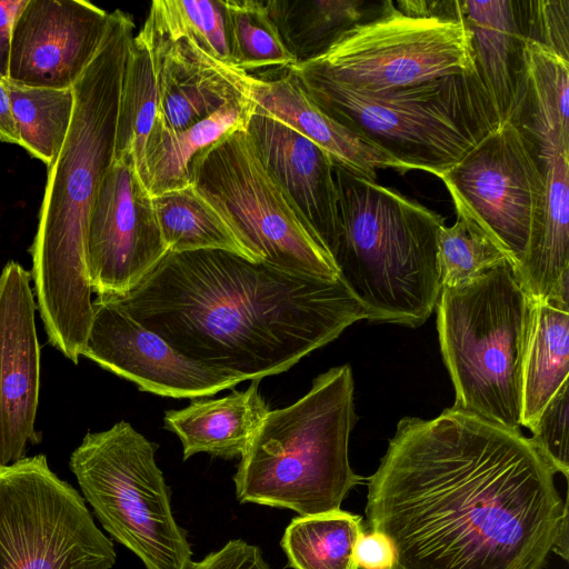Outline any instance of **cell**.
<instances>
[{
  "mask_svg": "<svg viewBox=\"0 0 569 569\" xmlns=\"http://www.w3.org/2000/svg\"><path fill=\"white\" fill-rule=\"evenodd\" d=\"M556 473L519 429L453 407L405 417L367 479V523L393 569H545L568 560Z\"/></svg>",
  "mask_w": 569,
  "mask_h": 569,
  "instance_id": "obj_1",
  "label": "cell"
},
{
  "mask_svg": "<svg viewBox=\"0 0 569 569\" xmlns=\"http://www.w3.org/2000/svg\"><path fill=\"white\" fill-rule=\"evenodd\" d=\"M108 299L181 355L243 381L287 371L368 320L339 278L223 250L168 252L129 292Z\"/></svg>",
  "mask_w": 569,
  "mask_h": 569,
  "instance_id": "obj_2",
  "label": "cell"
},
{
  "mask_svg": "<svg viewBox=\"0 0 569 569\" xmlns=\"http://www.w3.org/2000/svg\"><path fill=\"white\" fill-rule=\"evenodd\" d=\"M134 23L114 10L96 57L72 87L71 124L48 179L31 246L37 308L49 342L73 363L92 321L86 264L90 210L114 159L122 80Z\"/></svg>",
  "mask_w": 569,
  "mask_h": 569,
  "instance_id": "obj_3",
  "label": "cell"
},
{
  "mask_svg": "<svg viewBox=\"0 0 569 569\" xmlns=\"http://www.w3.org/2000/svg\"><path fill=\"white\" fill-rule=\"evenodd\" d=\"M337 227L328 254L368 320L421 326L441 291L445 219L401 193L333 164Z\"/></svg>",
  "mask_w": 569,
  "mask_h": 569,
  "instance_id": "obj_4",
  "label": "cell"
},
{
  "mask_svg": "<svg viewBox=\"0 0 569 569\" xmlns=\"http://www.w3.org/2000/svg\"><path fill=\"white\" fill-rule=\"evenodd\" d=\"M349 365L333 367L288 407L269 410L240 456L236 498L299 516L338 510L365 479L349 462L358 420Z\"/></svg>",
  "mask_w": 569,
  "mask_h": 569,
  "instance_id": "obj_5",
  "label": "cell"
},
{
  "mask_svg": "<svg viewBox=\"0 0 569 569\" xmlns=\"http://www.w3.org/2000/svg\"><path fill=\"white\" fill-rule=\"evenodd\" d=\"M330 118L398 161L438 178L501 123L476 69L375 93L290 68Z\"/></svg>",
  "mask_w": 569,
  "mask_h": 569,
  "instance_id": "obj_6",
  "label": "cell"
},
{
  "mask_svg": "<svg viewBox=\"0 0 569 569\" xmlns=\"http://www.w3.org/2000/svg\"><path fill=\"white\" fill-rule=\"evenodd\" d=\"M533 306L510 259L466 284L441 288L437 328L455 387L453 408L519 429Z\"/></svg>",
  "mask_w": 569,
  "mask_h": 569,
  "instance_id": "obj_7",
  "label": "cell"
},
{
  "mask_svg": "<svg viewBox=\"0 0 569 569\" xmlns=\"http://www.w3.org/2000/svg\"><path fill=\"white\" fill-rule=\"evenodd\" d=\"M158 445L129 422L88 432L70 469L83 498L111 537L146 569H188L191 545L171 508V492L156 461Z\"/></svg>",
  "mask_w": 569,
  "mask_h": 569,
  "instance_id": "obj_8",
  "label": "cell"
},
{
  "mask_svg": "<svg viewBox=\"0 0 569 569\" xmlns=\"http://www.w3.org/2000/svg\"><path fill=\"white\" fill-rule=\"evenodd\" d=\"M190 177L257 261L322 279L338 278L329 254L264 168L244 130L198 152Z\"/></svg>",
  "mask_w": 569,
  "mask_h": 569,
  "instance_id": "obj_9",
  "label": "cell"
},
{
  "mask_svg": "<svg viewBox=\"0 0 569 569\" xmlns=\"http://www.w3.org/2000/svg\"><path fill=\"white\" fill-rule=\"evenodd\" d=\"M116 559L84 499L44 455L0 465V569H111Z\"/></svg>",
  "mask_w": 569,
  "mask_h": 569,
  "instance_id": "obj_10",
  "label": "cell"
},
{
  "mask_svg": "<svg viewBox=\"0 0 569 569\" xmlns=\"http://www.w3.org/2000/svg\"><path fill=\"white\" fill-rule=\"evenodd\" d=\"M292 67L361 93L412 87L475 69L461 16L412 14L393 1L385 13L348 31L322 56Z\"/></svg>",
  "mask_w": 569,
  "mask_h": 569,
  "instance_id": "obj_11",
  "label": "cell"
},
{
  "mask_svg": "<svg viewBox=\"0 0 569 569\" xmlns=\"http://www.w3.org/2000/svg\"><path fill=\"white\" fill-rule=\"evenodd\" d=\"M439 179L519 270L546 200V172L511 123L485 137Z\"/></svg>",
  "mask_w": 569,
  "mask_h": 569,
  "instance_id": "obj_12",
  "label": "cell"
},
{
  "mask_svg": "<svg viewBox=\"0 0 569 569\" xmlns=\"http://www.w3.org/2000/svg\"><path fill=\"white\" fill-rule=\"evenodd\" d=\"M167 253L152 197L134 161L113 160L87 227L86 264L92 292L101 299L126 295Z\"/></svg>",
  "mask_w": 569,
  "mask_h": 569,
  "instance_id": "obj_13",
  "label": "cell"
},
{
  "mask_svg": "<svg viewBox=\"0 0 569 569\" xmlns=\"http://www.w3.org/2000/svg\"><path fill=\"white\" fill-rule=\"evenodd\" d=\"M92 308L82 356L134 382L141 391L170 398H202L243 381L238 375L181 355L112 300L98 298Z\"/></svg>",
  "mask_w": 569,
  "mask_h": 569,
  "instance_id": "obj_14",
  "label": "cell"
},
{
  "mask_svg": "<svg viewBox=\"0 0 569 569\" xmlns=\"http://www.w3.org/2000/svg\"><path fill=\"white\" fill-rule=\"evenodd\" d=\"M110 13L83 0H27L11 33L8 82L71 89L96 57Z\"/></svg>",
  "mask_w": 569,
  "mask_h": 569,
  "instance_id": "obj_15",
  "label": "cell"
},
{
  "mask_svg": "<svg viewBox=\"0 0 569 569\" xmlns=\"http://www.w3.org/2000/svg\"><path fill=\"white\" fill-rule=\"evenodd\" d=\"M31 273L14 261L0 274V465L23 458L37 442L40 348Z\"/></svg>",
  "mask_w": 569,
  "mask_h": 569,
  "instance_id": "obj_16",
  "label": "cell"
},
{
  "mask_svg": "<svg viewBox=\"0 0 569 569\" xmlns=\"http://www.w3.org/2000/svg\"><path fill=\"white\" fill-rule=\"evenodd\" d=\"M152 46L159 93L157 120L180 131L221 108L251 100L250 76L220 62L193 41L161 39L143 24Z\"/></svg>",
  "mask_w": 569,
  "mask_h": 569,
  "instance_id": "obj_17",
  "label": "cell"
},
{
  "mask_svg": "<svg viewBox=\"0 0 569 569\" xmlns=\"http://www.w3.org/2000/svg\"><path fill=\"white\" fill-rule=\"evenodd\" d=\"M246 133L268 172L295 203L328 253L337 227V188L330 156L284 123L253 113Z\"/></svg>",
  "mask_w": 569,
  "mask_h": 569,
  "instance_id": "obj_18",
  "label": "cell"
},
{
  "mask_svg": "<svg viewBox=\"0 0 569 569\" xmlns=\"http://www.w3.org/2000/svg\"><path fill=\"white\" fill-rule=\"evenodd\" d=\"M250 93L254 113L271 117L305 136L323 149L335 166L373 181L378 169L406 171L398 161L327 116L291 69L270 78L250 76Z\"/></svg>",
  "mask_w": 569,
  "mask_h": 569,
  "instance_id": "obj_19",
  "label": "cell"
},
{
  "mask_svg": "<svg viewBox=\"0 0 569 569\" xmlns=\"http://www.w3.org/2000/svg\"><path fill=\"white\" fill-rule=\"evenodd\" d=\"M475 69L500 123L509 121L523 68L527 22L523 0L458 1Z\"/></svg>",
  "mask_w": 569,
  "mask_h": 569,
  "instance_id": "obj_20",
  "label": "cell"
},
{
  "mask_svg": "<svg viewBox=\"0 0 569 569\" xmlns=\"http://www.w3.org/2000/svg\"><path fill=\"white\" fill-rule=\"evenodd\" d=\"M543 161L569 151V61L527 39L516 103L509 119Z\"/></svg>",
  "mask_w": 569,
  "mask_h": 569,
  "instance_id": "obj_21",
  "label": "cell"
},
{
  "mask_svg": "<svg viewBox=\"0 0 569 569\" xmlns=\"http://www.w3.org/2000/svg\"><path fill=\"white\" fill-rule=\"evenodd\" d=\"M546 200L518 272L535 301L569 309V151L543 161Z\"/></svg>",
  "mask_w": 569,
  "mask_h": 569,
  "instance_id": "obj_22",
  "label": "cell"
},
{
  "mask_svg": "<svg viewBox=\"0 0 569 569\" xmlns=\"http://www.w3.org/2000/svg\"><path fill=\"white\" fill-rule=\"evenodd\" d=\"M259 382L252 380L246 390L166 412L164 426L179 437L184 460L199 452L224 459L241 456L270 410Z\"/></svg>",
  "mask_w": 569,
  "mask_h": 569,
  "instance_id": "obj_23",
  "label": "cell"
},
{
  "mask_svg": "<svg viewBox=\"0 0 569 569\" xmlns=\"http://www.w3.org/2000/svg\"><path fill=\"white\" fill-rule=\"evenodd\" d=\"M252 100L228 104L204 120L172 131L156 120L147 139L141 180L151 197L191 184L194 156L223 136L247 129Z\"/></svg>",
  "mask_w": 569,
  "mask_h": 569,
  "instance_id": "obj_24",
  "label": "cell"
},
{
  "mask_svg": "<svg viewBox=\"0 0 569 569\" xmlns=\"http://www.w3.org/2000/svg\"><path fill=\"white\" fill-rule=\"evenodd\" d=\"M280 38L297 63L326 53L348 31L380 17L390 0L264 1Z\"/></svg>",
  "mask_w": 569,
  "mask_h": 569,
  "instance_id": "obj_25",
  "label": "cell"
},
{
  "mask_svg": "<svg viewBox=\"0 0 569 569\" xmlns=\"http://www.w3.org/2000/svg\"><path fill=\"white\" fill-rule=\"evenodd\" d=\"M568 376L569 309L535 301L522 363L520 426H533Z\"/></svg>",
  "mask_w": 569,
  "mask_h": 569,
  "instance_id": "obj_26",
  "label": "cell"
},
{
  "mask_svg": "<svg viewBox=\"0 0 569 569\" xmlns=\"http://www.w3.org/2000/svg\"><path fill=\"white\" fill-rule=\"evenodd\" d=\"M152 204L168 252L223 250L257 261L192 183L152 197Z\"/></svg>",
  "mask_w": 569,
  "mask_h": 569,
  "instance_id": "obj_27",
  "label": "cell"
},
{
  "mask_svg": "<svg viewBox=\"0 0 569 569\" xmlns=\"http://www.w3.org/2000/svg\"><path fill=\"white\" fill-rule=\"evenodd\" d=\"M158 113L156 61L149 37L141 28L138 34L133 36L128 49L113 159L131 158L140 178L146 142Z\"/></svg>",
  "mask_w": 569,
  "mask_h": 569,
  "instance_id": "obj_28",
  "label": "cell"
},
{
  "mask_svg": "<svg viewBox=\"0 0 569 569\" xmlns=\"http://www.w3.org/2000/svg\"><path fill=\"white\" fill-rule=\"evenodd\" d=\"M362 519L341 509L298 516L280 541L292 569H358L355 546Z\"/></svg>",
  "mask_w": 569,
  "mask_h": 569,
  "instance_id": "obj_29",
  "label": "cell"
},
{
  "mask_svg": "<svg viewBox=\"0 0 569 569\" xmlns=\"http://www.w3.org/2000/svg\"><path fill=\"white\" fill-rule=\"evenodd\" d=\"M230 64L256 78L278 76L296 59L284 47L264 1L223 0Z\"/></svg>",
  "mask_w": 569,
  "mask_h": 569,
  "instance_id": "obj_30",
  "label": "cell"
},
{
  "mask_svg": "<svg viewBox=\"0 0 569 569\" xmlns=\"http://www.w3.org/2000/svg\"><path fill=\"white\" fill-rule=\"evenodd\" d=\"M20 146L49 168L68 134L74 96L71 89L30 88L6 82Z\"/></svg>",
  "mask_w": 569,
  "mask_h": 569,
  "instance_id": "obj_31",
  "label": "cell"
},
{
  "mask_svg": "<svg viewBox=\"0 0 569 569\" xmlns=\"http://www.w3.org/2000/svg\"><path fill=\"white\" fill-rule=\"evenodd\" d=\"M143 24L161 39H189L231 67L223 0H154Z\"/></svg>",
  "mask_w": 569,
  "mask_h": 569,
  "instance_id": "obj_32",
  "label": "cell"
},
{
  "mask_svg": "<svg viewBox=\"0 0 569 569\" xmlns=\"http://www.w3.org/2000/svg\"><path fill=\"white\" fill-rule=\"evenodd\" d=\"M453 203L456 222L443 226L438 239L441 288L466 284L509 259L477 220L459 202Z\"/></svg>",
  "mask_w": 569,
  "mask_h": 569,
  "instance_id": "obj_33",
  "label": "cell"
},
{
  "mask_svg": "<svg viewBox=\"0 0 569 569\" xmlns=\"http://www.w3.org/2000/svg\"><path fill=\"white\" fill-rule=\"evenodd\" d=\"M568 425L569 383L567 381L529 429L530 442L555 471L566 479L569 476Z\"/></svg>",
  "mask_w": 569,
  "mask_h": 569,
  "instance_id": "obj_34",
  "label": "cell"
},
{
  "mask_svg": "<svg viewBox=\"0 0 569 569\" xmlns=\"http://www.w3.org/2000/svg\"><path fill=\"white\" fill-rule=\"evenodd\" d=\"M527 38L569 61V0L525 1Z\"/></svg>",
  "mask_w": 569,
  "mask_h": 569,
  "instance_id": "obj_35",
  "label": "cell"
},
{
  "mask_svg": "<svg viewBox=\"0 0 569 569\" xmlns=\"http://www.w3.org/2000/svg\"><path fill=\"white\" fill-rule=\"evenodd\" d=\"M188 569H271L258 546L241 539L229 540L222 548L210 552Z\"/></svg>",
  "mask_w": 569,
  "mask_h": 569,
  "instance_id": "obj_36",
  "label": "cell"
},
{
  "mask_svg": "<svg viewBox=\"0 0 569 569\" xmlns=\"http://www.w3.org/2000/svg\"><path fill=\"white\" fill-rule=\"evenodd\" d=\"M353 556L358 569H393L396 563L391 540L376 530L359 535Z\"/></svg>",
  "mask_w": 569,
  "mask_h": 569,
  "instance_id": "obj_37",
  "label": "cell"
},
{
  "mask_svg": "<svg viewBox=\"0 0 569 569\" xmlns=\"http://www.w3.org/2000/svg\"><path fill=\"white\" fill-rule=\"evenodd\" d=\"M27 0H0V81L9 79L11 33L14 19Z\"/></svg>",
  "mask_w": 569,
  "mask_h": 569,
  "instance_id": "obj_38",
  "label": "cell"
},
{
  "mask_svg": "<svg viewBox=\"0 0 569 569\" xmlns=\"http://www.w3.org/2000/svg\"><path fill=\"white\" fill-rule=\"evenodd\" d=\"M6 82L0 81V140L20 146L12 103Z\"/></svg>",
  "mask_w": 569,
  "mask_h": 569,
  "instance_id": "obj_39",
  "label": "cell"
}]
</instances>
